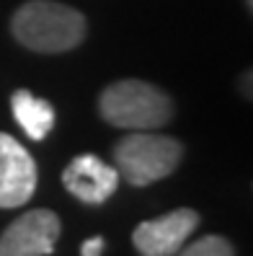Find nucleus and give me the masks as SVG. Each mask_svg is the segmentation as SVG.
Instances as JSON below:
<instances>
[{"label": "nucleus", "mask_w": 253, "mask_h": 256, "mask_svg": "<svg viewBox=\"0 0 253 256\" xmlns=\"http://www.w3.org/2000/svg\"><path fill=\"white\" fill-rule=\"evenodd\" d=\"M10 34L21 47L39 54H62L83 44L88 18L57 0H26L13 13Z\"/></svg>", "instance_id": "obj_1"}, {"label": "nucleus", "mask_w": 253, "mask_h": 256, "mask_svg": "<svg viewBox=\"0 0 253 256\" xmlns=\"http://www.w3.org/2000/svg\"><path fill=\"white\" fill-rule=\"evenodd\" d=\"M62 230L57 212L47 207L28 210L0 236V256H49Z\"/></svg>", "instance_id": "obj_4"}, {"label": "nucleus", "mask_w": 253, "mask_h": 256, "mask_svg": "<svg viewBox=\"0 0 253 256\" xmlns=\"http://www.w3.org/2000/svg\"><path fill=\"white\" fill-rule=\"evenodd\" d=\"M62 184L83 204H103L119 186V174L114 166L103 163L93 153L72 158L62 171Z\"/></svg>", "instance_id": "obj_7"}, {"label": "nucleus", "mask_w": 253, "mask_h": 256, "mask_svg": "<svg viewBox=\"0 0 253 256\" xmlns=\"http://www.w3.org/2000/svg\"><path fill=\"white\" fill-rule=\"evenodd\" d=\"M184 158V145L176 138L153 130H137L114 142L116 174L132 186H150L171 176Z\"/></svg>", "instance_id": "obj_3"}, {"label": "nucleus", "mask_w": 253, "mask_h": 256, "mask_svg": "<svg viewBox=\"0 0 253 256\" xmlns=\"http://www.w3.org/2000/svg\"><path fill=\"white\" fill-rule=\"evenodd\" d=\"M199 212L191 207L171 210L168 215L140 222L132 233V244L140 256H173L186 238L199 228Z\"/></svg>", "instance_id": "obj_5"}, {"label": "nucleus", "mask_w": 253, "mask_h": 256, "mask_svg": "<svg viewBox=\"0 0 253 256\" xmlns=\"http://www.w3.org/2000/svg\"><path fill=\"white\" fill-rule=\"evenodd\" d=\"M246 8H248V10L253 8V0H246Z\"/></svg>", "instance_id": "obj_11"}, {"label": "nucleus", "mask_w": 253, "mask_h": 256, "mask_svg": "<svg viewBox=\"0 0 253 256\" xmlns=\"http://www.w3.org/2000/svg\"><path fill=\"white\" fill-rule=\"evenodd\" d=\"M98 114L111 127L137 132V130L166 127L176 114V106L160 86L127 78V80L109 83L101 91Z\"/></svg>", "instance_id": "obj_2"}, {"label": "nucleus", "mask_w": 253, "mask_h": 256, "mask_svg": "<svg viewBox=\"0 0 253 256\" xmlns=\"http://www.w3.org/2000/svg\"><path fill=\"white\" fill-rule=\"evenodd\" d=\"M10 109H13V116L16 122L21 124V130L26 132L28 140H44L47 134L52 132L54 122H57V114H54V106L47 101V98H39L34 96L31 91H16L10 96Z\"/></svg>", "instance_id": "obj_8"}, {"label": "nucleus", "mask_w": 253, "mask_h": 256, "mask_svg": "<svg viewBox=\"0 0 253 256\" xmlns=\"http://www.w3.org/2000/svg\"><path fill=\"white\" fill-rule=\"evenodd\" d=\"M173 256H235V248L222 236H202L191 246H181Z\"/></svg>", "instance_id": "obj_9"}, {"label": "nucleus", "mask_w": 253, "mask_h": 256, "mask_svg": "<svg viewBox=\"0 0 253 256\" xmlns=\"http://www.w3.org/2000/svg\"><path fill=\"white\" fill-rule=\"evenodd\" d=\"M39 182L36 160L10 134L0 132V210L21 207L34 197Z\"/></svg>", "instance_id": "obj_6"}, {"label": "nucleus", "mask_w": 253, "mask_h": 256, "mask_svg": "<svg viewBox=\"0 0 253 256\" xmlns=\"http://www.w3.org/2000/svg\"><path fill=\"white\" fill-rule=\"evenodd\" d=\"M101 251H103V238H88L85 244H83V248H80V254L83 256H101Z\"/></svg>", "instance_id": "obj_10"}]
</instances>
